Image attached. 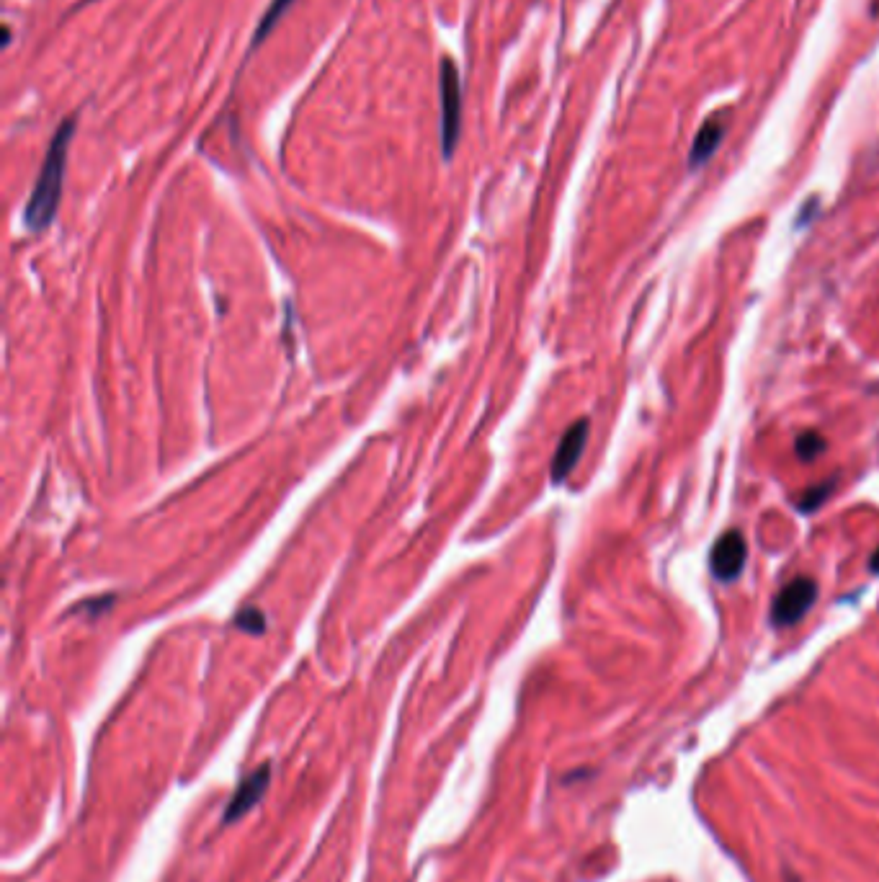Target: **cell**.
<instances>
[{"instance_id":"obj_1","label":"cell","mask_w":879,"mask_h":882,"mask_svg":"<svg viewBox=\"0 0 879 882\" xmlns=\"http://www.w3.org/2000/svg\"><path fill=\"white\" fill-rule=\"evenodd\" d=\"M73 135H75V117H70L57 127L55 137L49 142L47 155H44L42 168H39V176L37 181H34V189H31L29 202H26L24 209V222L31 233H42V230H47V227L52 225V220L57 217L62 184H65V171H68V155H70Z\"/></svg>"},{"instance_id":"obj_2","label":"cell","mask_w":879,"mask_h":882,"mask_svg":"<svg viewBox=\"0 0 879 882\" xmlns=\"http://www.w3.org/2000/svg\"><path fill=\"white\" fill-rule=\"evenodd\" d=\"M439 96H441V150L444 158H452L462 135V80L457 62L449 55L439 62Z\"/></svg>"},{"instance_id":"obj_3","label":"cell","mask_w":879,"mask_h":882,"mask_svg":"<svg viewBox=\"0 0 879 882\" xmlns=\"http://www.w3.org/2000/svg\"><path fill=\"white\" fill-rule=\"evenodd\" d=\"M815 599H818V583L807 576L794 578L776 594L774 604H771V622L776 627L797 625L810 612Z\"/></svg>"},{"instance_id":"obj_4","label":"cell","mask_w":879,"mask_h":882,"mask_svg":"<svg viewBox=\"0 0 879 882\" xmlns=\"http://www.w3.org/2000/svg\"><path fill=\"white\" fill-rule=\"evenodd\" d=\"M745 558H748L745 537L738 532V529H730V532L722 534V537L715 542V547H712L709 568H712L717 581L730 583L743 573Z\"/></svg>"},{"instance_id":"obj_5","label":"cell","mask_w":879,"mask_h":882,"mask_svg":"<svg viewBox=\"0 0 879 882\" xmlns=\"http://www.w3.org/2000/svg\"><path fill=\"white\" fill-rule=\"evenodd\" d=\"M588 429H591V426H588L586 418H580V421H575L573 426L565 431V436H562L560 447H557L555 452V460H552V483L555 485H560L562 480L568 478L570 472L575 470V465H578L580 454L586 449Z\"/></svg>"},{"instance_id":"obj_6","label":"cell","mask_w":879,"mask_h":882,"mask_svg":"<svg viewBox=\"0 0 879 882\" xmlns=\"http://www.w3.org/2000/svg\"><path fill=\"white\" fill-rule=\"evenodd\" d=\"M269 779H271V764H263L261 769H256V772L251 774V777L243 779V784H240L238 792L232 795L230 805H227L225 821L227 823L238 821L240 815L248 813V810H251L253 805L261 800L263 792H266V787H269Z\"/></svg>"},{"instance_id":"obj_7","label":"cell","mask_w":879,"mask_h":882,"mask_svg":"<svg viewBox=\"0 0 879 882\" xmlns=\"http://www.w3.org/2000/svg\"><path fill=\"white\" fill-rule=\"evenodd\" d=\"M722 137H725V124H722V119H707V122L702 124V129H699V135H696L694 147H691L689 166L691 168L704 166V163L717 153Z\"/></svg>"},{"instance_id":"obj_8","label":"cell","mask_w":879,"mask_h":882,"mask_svg":"<svg viewBox=\"0 0 879 882\" xmlns=\"http://www.w3.org/2000/svg\"><path fill=\"white\" fill-rule=\"evenodd\" d=\"M294 3H297V0H271L269 8H266V13H263L261 21H258V26H256V34H253V47H258V44H263L266 39H269L271 31L276 29V24L284 19V13H287Z\"/></svg>"},{"instance_id":"obj_9","label":"cell","mask_w":879,"mask_h":882,"mask_svg":"<svg viewBox=\"0 0 879 882\" xmlns=\"http://www.w3.org/2000/svg\"><path fill=\"white\" fill-rule=\"evenodd\" d=\"M794 449H797V457H800L802 462H812L818 460L820 454L825 452V439L820 434H815V431H805V434L797 436Z\"/></svg>"},{"instance_id":"obj_10","label":"cell","mask_w":879,"mask_h":882,"mask_svg":"<svg viewBox=\"0 0 879 882\" xmlns=\"http://www.w3.org/2000/svg\"><path fill=\"white\" fill-rule=\"evenodd\" d=\"M833 485H836V480H825L823 485H818V488H810L805 493V496L800 498V503H797V506H800V511H815L820 506V503L825 501V498L831 496V490H833Z\"/></svg>"},{"instance_id":"obj_11","label":"cell","mask_w":879,"mask_h":882,"mask_svg":"<svg viewBox=\"0 0 879 882\" xmlns=\"http://www.w3.org/2000/svg\"><path fill=\"white\" fill-rule=\"evenodd\" d=\"M235 625H238L240 630L251 632V635H261L263 627H266V617H263L258 609L248 607V609H243L238 617H235Z\"/></svg>"},{"instance_id":"obj_12","label":"cell","mask_w":879,"mask_h":882,"mask_svg":"<svg viewBox=\"0 0 879 882\" xmlns=\"http://www.w3.org/2000/svg\"><path fill=\"white\" fill-rule=\"evenodd\" d=\"M869 568H872V573H879V550L874 552L872 560H869Z\"/></svg>"}]
</instances>
